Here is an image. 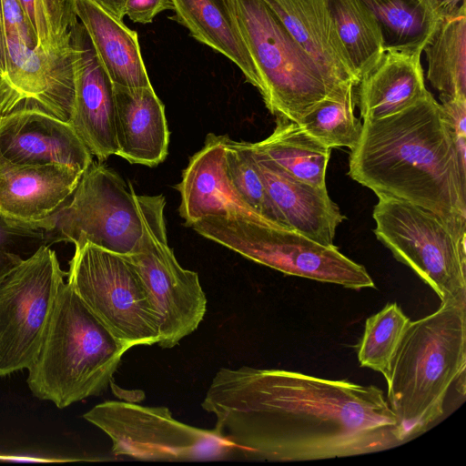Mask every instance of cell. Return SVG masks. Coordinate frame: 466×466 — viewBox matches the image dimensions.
I'll return each instance as SVG.
<instances>
[{"mask_svg": "<svg viewBox=\"0 0 466 466\" xmlns=\"http://www.w3.org/2000/svg\"><path fill=\"white\" fill-rule=\"evenodd\" d=\"M74 10L114 85L151 86L136 31L91 0H74Z\"/></svg>", "mask_w": 466, "mask_h": 466, "instance_id": "44dd1931", "label": "cell"}, {"mask_svg": "<svg viewBox=\"0 0 466 466\" xmlns=\"http://www.w3.org/2000/svg\"><path fill=\"white\" fill-rule=\"evenodd\" d=\"M440 101L460 164L466 170V98L440 96Z\"/></svg>", "mask_w": 466, "mask_h": 466, "instance_id": "4dcf8cb0", "label": "cell"}, {"mask_svg": "<svg viewBox=\"0 0 466 466\" xmlns=\"http://www.w3.org/2000/svg\"><path fill=\"white\" fill-rule=\"evenodd\" d=\"M348 175L378 198L428 209L466 234V170L441 105L430 92L399 113L363 120Z\"/></svg>", "mask_w": 466, "mask_h": 466, "instance_id": "7a4b0ae2", "label": "cell"}, {"mask_svg": "<svg viewBox=\"0 0 466 466\" xmlns=\"http://www.w3.org/2000/svg\"><path fill=\"white\" fill-rule=\"evenodd\" d=\"M173 19L198 41L237 65L246 80L258 86L257 72L228 0H172Z\"/></svg>", "mask_w": 466, "mask_h": 466, "instance_id": "7402d4cb", "label": "cell"}, {"mask_svg": "<svg viewBox=\"0 0 466 466\" xmlns=\"http://www.w3.org/2000/svg\"><path fill=\"white\" fill-rule=\"evenodd\" d=\"M466 366V305L445 303L410 321L385 378L387 401L410 438L444 413L450 388Z\"/></svg>", "mask_w": 466, "mask_h": 466, "instance_id": "3957f363", "label": "cell"}, {"mask_svg": "<svg viewBox=\"0 0 466 466\" xmlns=\"http://www.w3.org/2000/svg\"><path fill=\"white\" fill-rule=\"evenodd\" d=\"M0 156L18 165H65L81 174L93 162L69 123L38 111L0 119Z\"/></svg>", "mask_w": 466, "mask_h": 466, "instance_id": "9a60e30c", "label": "cell"}, {"mask_svg": "<svg viewBox=\"0 0 466 466\" xmlns=\"http://www.w3.org/2000/svg\"><path fill=\"white\" fill-rule=\"evenodd\" d=\"M253 145L295 178L326 187L331 148L308 134L298 123L277 117L273 132Z\"/></svg>", "mask_w": 466, "mask_h": 466, "instance_id": "cb8c5ba5", "label": "cell"}, {"mask_svg": "<svg viewBox=\"0 0 466 466\" xmlns=\"http://www.w3.org/2000/svg\"><path fill=\"white\" fill-rule=\"evenodd\" d=\"M351 66L360 78L384 51L380 27L360 0H324Z\"/></svg>", "mask_w": 466, "mask_h": 466, "instance_id": "484cf974", "label": "cell"}, {"mask_svg": "<svg viewBox=\"0 0 466 466\" xmlns=\"http://www.w3.org/2000/svg\"><path fill=\"white\" fill-rule=\"evenodd\" d=\"M375 18L384 50L423 48L439 15L429 0H360Z\"/></svg>", "mask_w": 466, "mask_h": 466, "instance_id": "d4e9b609", "label": "cell"}, {"mask_svg": "<svg viewBox=\"0 0 466 466\" xmlns=\"http://www.w3.org/2000/svg\"><path fill=\"white\" fill-rule=\"evenodd\" d=\"M201 407L238 454L253 461L351 457L410 441L378 387L297 371L221 368Z\"/></svg>", "mask_w": 466, "mask_h": 466, "instance_id": "6da1fadb", "label": "cell"}, {"mask_svg": "<svg viewBox=\"0 0 466 466\" xmlns=\"http://www.w3.org/2000/svg\"><path fill=\"white\" fill-rule=\"evenodd\" d=\"M129 349L66 282L39 353L27 369V386L39 400L66 408L101 395Z\"/></svg>", "mask_w": 466, "mask_h": 466, "instance_id": "277c9868", "label": "cell"}, {"mask_svg": "<svg viewBox=\"0 0 466 466\" xmlns=\"http://www.w3.org/2000/svg\"><path fill=\"white\" fill-rule=\"evenodd\" d=\"M421 48L386 49L360 78L357 103L363 120L399 113L427 96Z\"/></svg>", "mask_w": 466, "mask_h": 466, "instance_id": "ffe728a7", "label": "cell"}, {"mask_svg": "<svg viewBox=\"0 0 466 466\" xmlns=\"http://www.w3.org/2000/svg\"><path fill=\"white\" fill-rule=\"evenodd\" d=\"M226 137L208 134L203 147L183 170L176 187L181 198V218L187 226L207 217H239L273 225L247 205L233 187L226 171Z\"/></svg>", "mask_w": 466, "mask_h": 466, "instance_id": "2e32d148", "label": "cell"}, {"mask_svg": "<svg viewBox=\"0 0 466 466\" xmlns=\"http://www.w3.org/2000/svg\"><path fill=\"white\" fill-rule=\"evenodd\" d=\"M167 9L173 10L172 0H127L125 15L135 23L148 24Z\"/></svg>", "mask_w": 466, "mask_h": 466, "instance_id": "1f68e13d", "label": "cell"}, {"mask_svg": "<svg viewBox=\"0 0 466 466\" xmlns=\"http://www.w3.org/2000/svg\"><path fill=\"white\" fill-rule=\"evenodd\" d=\"M353 89L340 97H328L317 104L298 124L329 148L348 147L358 143L362 123L354 115Z\"/></svg>", "mask_w": 466, "mask_h": 466, "instance_id": "4316f807", "label": "cell"}, {"mask_svg": "<svg viewBox=\"0 0 466 466\" xmlns=\"http://www.w3.org/2000/svg\"><path fill=\"white\" fill-rule=\"evenodd\" d=\"M410 321L395 302L387 304L368 318L358 347L360 365L380 372L386 378L392 357Z\"/></svg>", "mask_w": 466, "mask_h": 466, "instance_id": "f1b7e54d", "label": "cell"}, {"mask_svg": "<svg viewBox=\"0 0 466 466\" xmlns=\"http://www.w3.org/2000/svg\"><path fill=\"white\" fill-rule=\"evenodd\" d=\"M83 418L105 432L115 456L139 461H220L238 454L218 431L176 420L167 407L121 400L96 404Z\"/></svg>", "mask_w": 466, "mask_h": 466, "instance_id": "9c48e42d", "label": "cell"}, {"mask_svg": "<svg viewBox=\"0 0 466 466\" xmlns=\"http://www.w3.org/2000/svg\"><path fill=\"white\" fill-rule=\"evenodd\" d=\"M57 242H89L123 255L134 254L145 231L142 196L108 167L92 162L70 199L50 218Z\"/></svg>", "mask_w": 466, "mask_h": 466, "instance_id": "30bf717a", "label": "cell"}, {"mask_svg": "<svg viewBox=\"0 0 466 466\" xmlns=\"http://www.w3.org/2000/svg\"><path fill=\"white\" fill-rule=\"evenodd\" d=\"M70 44L75 94L69 124L92 156L102 162L117 151L114 84L78 19L70 29Z\"/></svg>", "mask_w": 466, "mask_h": 466, "instance_id": "4fadbf2b", "label": "cell"}, {"mask_svg": "<svg viewBox=\"0 0 466 466\" xmlns=\"http://www.w3.org/2000/svg\"><path fill=\"white\" fill-rule=\"evenodd\" d=\"M427 77L440 96L466 98L465 0L438 17L425 43Z\"/></svg>", "mask_w": 466, "mask_h": 466, "instance_id": "603a6c76", "label": "cell"}, {"mask_svg": "<svg viewBox=\"0 0 466 466\" xmlns=\"http://www.w3.org/2000/svg\"><path fill=\"white\" fill-rule=\"evenodd\" d=\"M66 277L46 245L0 279V377L35 360Z\"/></svg>", "mask_w": 466, "mask_h": 466, "instance_id": "8fae6325", "label": "cell"}, {"mask_svg": "<svg viewBox=\"0 0 466 466\" xmlns=\"http://www.w3.org/2000/svg\"><path fill=\"white\" fill-rule=\"evenodd\" d=\"M116 156L131 164L156 167L162 163L169 143L165 107L152 86L114 85Z\"/></svg>", "mask_w": 466, "mask_h": 466, "instance_id": "d6986e66", "label": "cell"}, {"mask_svg": "<svg viewBox=\"0 0 466 466\" xmlns=\"http://www.w3.org/2000/svg\"><path fill=\"white\" fill-rule=\"evenodd\" d=\"M66 282L113 335L130 349L157 344L158 310L127 256L89 242L76 247Z\"/></svg>", "mask_w": 466, "mask_h": 466, "instance_id": "ba28073f", "label": "cell"}, {"mask_svg": "<svg viewBox=\"0 0 466 466\" xmlns=\"http://www.w3.org/2000/svg\"><path fill=\"white\" fill-rule=\"evenodd\" d=\"M433 9L440 15L447 14L460 5L464 0H429Z\"/></svg>", "mask_w": 466, "mask_h": 466, "instance_id": "836d02e7", "label": "cell"}, {"mask_svg": "<svg viewBox=\"0 0 466 466\" xmlns=\"http://www.w3.org/2000/svg\"><path fill=\"white\" fill-rule=\"evenodd\" d=\"M82 175L65 165H18L0 156V217L46 229Z\"/></svg>", "mask_w": 466, "mask_h": 466, "instance_id": "5bb4252c", "label": "cell"}, {"mask_svg": "<svg viewBox=\"0 0 466 466\" xmlns=\"http://www.w3.org/2000/svg\"><path fill=\"white\" fill-rule=\"evenodd\" d=\"M57 242L53 230L0 217V279L42 246Z\"/></svg>", "mask_w": 466, "mask_h": 466, "instance_id": "f546056e", "label": "cell"}, {"mask_svg": "<svg viewBox=\"0 0 466 466\" xmlns=\"http://www.w3.org/2000/svg\"><path fill=\"white\" fill-rule=\"evenodd\" d=\"M145 231L137 250L127 256L149 289L160 316L157 345L171 349L194 332L207 311L197 272L186 269L168 246L163 195L142 196Z\"/></svg>", "mask_w": 466, "mask_h": 466, "instance_id": "7c38bea8", "label": "cell"}, {"mask_svg": "<svg viewBox=\"0 0 466 466\" xmlns=\"http://www.w3.org/2000/svg\"><path fill=\"white\" fill-rule=\"evenodd\" d=\"M105 11L122 20L125 15V6L127 0H91Z\"/></svg>", "mask_w": 466, "mask_h": 466, "instance_id": "d6a6232c", "label": "cell"}, {"mask_svg": "<svg viewBox=\"0 0 466 466\" xmlns=\"http://www.w3.org/2000/svg\"><path fill=\"white\" fill-rule=\"evenodd\" d=\"M288 32L339 91L359 82L324 0H264Z\"/></svg>", "mask_w": 466, "mask_h": 466, "instance_id": "ac0fdd59", "label": "cell"}, {"mask_svg": "<svg viewBox=\"0 0 466 466\" xmlns=\"http://www.w3.org/2000/svg\"><path fill=\"white\" fill-rule=\"evenodd\" d=\"M225 165L233 187L247 205L268 222L289 228L267 192L250 142L235 141L227 136Z\"/></svg>", "mask_w": 466, "mask_h": 466, "instance_id": "83f0119b", "label": "cell"}, {"mask_svg": "<svg viewBox=\"0 0 466 466\" xmlns=\"http://www.w3.org/2000/svg\"><path fill=\"white\" fill-rule=\"evenodd\" d=\"M190 227L200 236L286 275L356 290L375 288L367 269L334 244H319L289 228L239 217H207Z\"/></svg>", "mask_w": 466, "mask_h": 466, "instance_id": "8992f818", "label": "cell"}, {"mask_svg": "<svg viewBox=\"0 0 466 466\" xmlns=\"http://www.w3.org/2000/svg\"><path fill=\"white\" fill-rule=\"evenodd\" d=\"M228 1L272 115L298 123L322 100L353 89L335 88L264 0Z\"/></svg>", "mask_w": 466, "mask_h": 466, "instance_id": "5b68a950", "label": "cell"}, {"mask_svg": "<svg viewBox=\"0 0 466 466\" xmlns=\"http://www.w3.org/2000/svg\"><path fill=\"white\" fill-rule=\"evenodd\" d=\"M250 144L267 192L286 225L319 244L333 245L336 229L345 217L327 187L295 178Z\"/></svg>", "mask_w": 466, "mask_h": 466, "instance_id": "e0dca14e", "label": "cell"}, {"mask_svg": "<svg viewBox=\"0 0 466 466\" xmlns=\"http://www.w3.org/2000/svg\"><path fill=\"white\" fill-rule=\"evenodd\" d=\"M378 198L372 211L376 238L434 290L441 304L466 305V234L412 203Z\"/></svg>", "mask_w": 466, "mask_h": 466, "instance_id": "52a82bcc", "label": "cell"}]
</instances>
